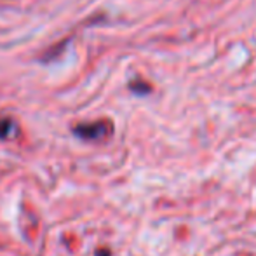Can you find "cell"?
<instances>
[{
  "label": "cell",
  "mask_w": 256,
  "mask_h": 256,
  "mask_svg": "<svg viewBox=\"0 0 256 256\" xmlns=\"http://www.w3.org/2000/svg\"><path fill=\"white\" fill-rule=\"evenodd\" d=\"M112 132V124L106 120L100 122H91V124H78L74 128V134L86 142H100L104 140L106 136H110Z\"/></svg>",
  "instance_id": "obj_1"
},
{
  "label": "cell",
  "mask_w": 256,
  "mask_h": 256,
  "mask_svg": "<svg viewBox=\"0 0 256 256\" xmlns=\"http://www.w3.org/2000/svg\"><path fill=\"white\" fill-rule=\"evenodd\" d=\"M16 131V126L10 118H2L0 120V140H7L10 134H14Z\"/></svg>",
  "instance_id": "obj_2"
},
{
  "label": "cell",
  "mask_w": 256,
  "mask_h": 256,
  "mask_svg": "<svg viewBox=\"0 0 256 256\" xmlns=\"http://www.w3.org/2000/svg\"><path fill=\"white\" fill-rule=\"evenodd\" d=\"M129 88L132 89L134 92H140V94H146L150 91V86L148 84H143V82H131Z\"/></svg>",
  "instance_id": "obj_3"
},
{
  "label": "cell",
  "mask_w": 256,
  "mask_h": 256,
  "mask_svg": "<svg viewBox=\"0 0 256 256\" xmlns=\"http://www.w3.org/2000/svg\"><path fill=\"white\" fill-rule=\"evenodd\" d=\"M98 256H110L108 251H98Z\"/></svg>",
  "instance_id": "obj_4"
}]
</instances>
